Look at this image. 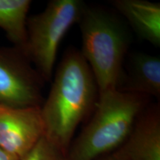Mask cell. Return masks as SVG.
<instances>
[{"mask_svg":"<svg viewBox=\"0 0 160 160\" xmlns=\"http://www.w3.org/2000/svg\"><path fill=\"white\" fill-rule=\"evenodd\" d=\"M98 97L97 82L82 53L68 50L41 106L44 136L67 154L78 125L94 110Z\"/></svg>","mask_w":160,"mask_h":160,"instance_id":"1","label":"cell"},{"mask_svg":"<svg viewBox=\"0 0 160 160\" xmlns=\"http://www.w3.org/2000/svg\"><path fill=\"white\" fill-rule=\"evenodd\" d=\"M145 97L118 89L99 93L93 117L70 145L66 160H97L123 145L144 111Z\"/></svg>","mask_w":160,"mask_h":160,"instance_id":"2","label":"cell"},{"mask_svg":"<svg viewBox=\"0 0 160 160\" xmlns=\"http://www.w3.org/2000/svg\"><path fill=\"white\" fill-rule=\"evenodd\" d=\"M85 58L97 82L99 93L117 89L129 46L127 29L111 12L85 5L78 22Z\"/></svg>","mask_w":160,"mask_h":160,"instance_id":"3","label":"cell"},{"mask_svg":"<svg viewBox=\"0 0 160 160\" xmlns=\"http://www.w3.org/2000/svg\"><path fill=\"white\" fill-rule=\"evenodd\" d=\"M85 6L81 0H52L42 12L28 18L22 51L45 82L51 79L60 43Z\"/></svg>","mask_w":160,"mask_h":160,"instance_id":"4","label":"cell"},{"mask_svg":"<svg viewBox=\"0 0 160 160\" xmlns=\"http://www.w3.org/2000/svg\"><path fill=\"white\" fill-rule=\"evenodd\" d=\"M44 81L19 48H0V105L41 107Z\"/></svg>","mask_w":160,"mask_h":160,"instance_id":"5","label":"cell"},{"mask_svg":"<svg viewBox=\"0 0 160 160\" xmlns=\"http://www.w3.org/2000/svg\"><path fill=\"white\" fill-rule=\"evenodd\" d=\"M44 135L41 107L0 105V148L21 160Z\"/></svg>","mask_w":160,"mask_h":160,"instance_id":"6","label":"cell"},{"mask_svg":"<svg viewBox=\"0 0 160 160\" xmlns=\"http://www.w3.org/2000/svg\"><path fill=\"white\" fill-rule=\"evenodd\" d=\"M120 148L128 160H160L159 106L142 111Z\"/></svg>","mask_w":160,"mask_h":160,"instance_id":"7","label":"cell"},{"mask_svg":"<svg viewBox=\"0 0 160 160\" xmlns=\"http://www.w3.org/2000/svg\"><path fill=\"white\" fill-rule=\"evenodd\" d=\"M118 90L144 96L160 97V58L137 53L130 59L127 74H122Z\"/></svg>","mask_w":160,"mask_h":160,"instance_id":"8","label":"cell"},{"mask_svg":"<svg viewBox=\"0 0 160 160\" xmlns=\"http://www.w3.org/2000/svg\"><path fill=\"white\" fill-rule=\"evenodd\" d=\"M111 4L127 19L139 37L159 47V3L146 0H114Z\"/></svg>","mask_w":160,"mask_h":160,"instance_id":"9","label":"cell"},{"mask_svg":"<svg viewBox=\"0 0 160 160\" xmlns=\"http://www.w3.org/2000/svg\"><path fill=\"white\" fill-rule=\"evenodd\" d=\"M31 1L0 0V28L13 46L22 50L27 38V20Z\"/></svg>","mask_w":160,"mask_h":160,"instance_id":"10","label":"cell"},{"mask_svg":"<svg viewBox=\"0 0 160 160\" xmlns=\"http://www.w3.org/2000/svg\"><path fill=\"white\" fill-rule=\"evenodd\" d=\"M21 160H66V153L43 136Z\"/></svg>","mask_w":160,"mask_h":160,"instance_id":"11","label":"cell"},{"mask_svg":"<svg viewBox=\"0 0 160 160\" xmlns=\"http://www.w3.org/2000/svg\"><path fill=\"white\" fill-rule=\"evenodd\" d=\"M100 160H128V159L125 153H124L122 150L119 148L117 151L112 153L111 154H110L108 157L103 158V159Z\"/></svg>","mask_w":160,"mask_h":160,"instance_id":"12","label":"cell"},{"mask_svg":"<svg viewBox=\"0 0 160 160\" xmlns=\"http://www.w3.org/2000/svg\"><path fill=\"white\" fill-rule=\"evenodd\" d=\"M0 160H19V159L0 148Z\"/></svg>","mask_w":160,"mask_h":160,"instance_id":"13","label":"cell"}]
</instances>
